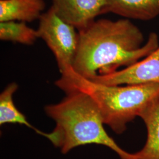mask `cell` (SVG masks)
<instances>
[{"mask_svg": "<svg viewBox=\"0 0 159 159\" xmlns=\"http://www.w3.org/2000/svg\"><path fill=\"white\" fill-rule=\"evenodd\" d=\"M142 32L129 19L94 21L79 31V46L72 66L75 73L93 80L128 67L147 57L159 46L150 33L144 43Z\"/></svg>", "mask_w": 159, "mask_h": 159, "instance_id": "obj_1", "label": "cell"}, {"mask_svg": "<svg viewBox=\"0 0 159 159\" xmlns=\"http://www.w3.org/2000/svg\"><path fill=\"white\" fill-rule=\"evenodd\" d=\"M66 94L61 102L44 107L47 116L56 126L43 136L63 154L80 146L97 144L109 148L120 159H136L135 153L126 152L109 136L100 111L90 97L79 91Z\"/></svg>", "mask_w": 159, "mask_h": 159, "instance_id": "obj_2", "label": "cell"}, {"mask_svg": "<svg viewBox=\"0 0 159 159\" xmlns=\"http://www.w3.org/2000/svg\"><path fill=\"white\" fill-rule=\"evenodd\" d=\"M61 74L55 85L65 93L79 91L88 94L96 104L105 125L118 134L159 97V83L106 85L85 79L72 68Z\"/></svg>", "mask_w": 159, "mask_h": 159, "instance_id": "obj_3", "label": "cell"}, {"mask_svg": "<svg viewBox=\"0 0 159 159\" xmlns=\"http://www.w3.org/2000/svg\"><path fill=\"white\" fill-rule=\"evenodd\" d=\"M64 21L51 7L39 18V38L52 52L61 74L72 68L79 46V31Z\"/></svg>", "mask_w": 159, "mask_h": 159, "instance_id": "obj_4", "label": "cell"}, {"mask_svg": "<svg viewBox=\"0 0 159 159\" xmlns=\"http://www.w3.org/2000/svg\"><path fill=\"white\" fill-rule=\"evenodd\" d=\"M91 81L110 85L159 83V46L137 63Z\"/></svg>", "mask_w": 159, "mask_h": 159, "instance_id": "obj_5", "label": "cell"}, {"mask_svg": "<svg viewBox=\"0 0 159 159\" xmlns=\"http://www.w3.org/2000/svg\"><path fill=\"white\" fill-rule=\"evenodd\" d=\"M52 8L64 21L78 31L87 27L106 13V0H52Z\"/></svg>", "mask_w": 159, "mask_h": 159, "instance_id": "obj_6", "label": "cell"}, {"mask_svg": "<svg viewBox=\"0 0 159 159\" xmlns=\"http://www.w3.org/2000/svg\"><path fill=\"white\" fill-rule=\"evenodd\" d=\"M46 8L44 0H0V22H32Z\"/></svg>", "mask_w": 159, "mask_h": 159, "instance_id": "obj_7", "label": "cell"}, {"mask_svg": "<svg viewBox=\"0 0 159 159\" xmlns=\"http://www.w3.org/2000/svg\"><path fill=\"white\" fill-rule=\"evenodd\" d=\"M106 12L143 21L159 14V0H106Z\"/></svg>", "mask_w": 159, "mask_h": 159, "instance_id": "obj_8", "label": "cell"}, {"mask_svg": "<svg viewBox=\"0 0 159 159\" xmlns=\"http://www.w3.org/2000/svg\"><path fill=\"white\" fill-rule=\"evenodd\" d=\"M147 129L144 147L135 153L136 159H159V97L154 99L140 116Z\"/></svg>", "mask_w": 159, "mask_h": 159, "instance_id": "obj_9", "label": "cell"}, {"mask_svg": "<svg viewBox=\"0 0 159 159\" xmlns=\"http://www.w3.org/2000/svg\"><path fill=\"white\" fill-rule=\"evenodd\" d=\"M18 89L17 83L12 82L8 84L0 94V125L18 124L33 129L37 134L43 136L44 132L32 125L25 115L16 106L13 100V96Z\"/></svg>", "mask_w": 159, "mask_h": 159, "instance_id": "obj_10", "label": "cell"}, {"mask_svg": "<svg viewBox=\"0 0 159 159\" xmlns=\"http://www.w3.org/2000/svg\"><path fill=\"white\" fill-rule=\"evenodd\" d=\"M39 39L37 30L29 27L22 21L0 22V39L24 45H33Z\"/></svg>", "mask_w": 159, "mask_h": 159, "instance_id": "obj_11", "label": "cell"}]
</instances>
